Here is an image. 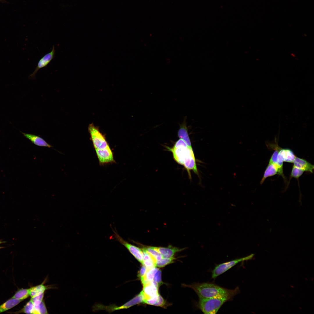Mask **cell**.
<instances>
[{"label":"cell","instance_id":"23","mask_svg":"<svg viewBox=\"0 0 314 314\" xmlns=\"http://www.w3.org/2000/svg\"><path fill=\"white\" fill-rule=\"evenodd\" d=\"M20 312L27 314H34V304L31 299L26 304Z\"/></svg>","mask_w":314,"mask_h":314},{"label":"cell","instance_id":"16","mask_svg":"<svg viewBox=\"0 0 314 314\" xmlns=\"http://www.w3.org/2000/svg\"><path fill=\"white\" fill-rule=\"evenodd\" d=\"M278 174V171L275 165L269 163L265 171L263 177L261 181V184L263 183L266 179L269 177L274 176Z\"/></svg>","mask_w":314,"mask_h":314},{"label":"cell","instance_id":"26","mask_svg":"<svg viewBox=\"0 0 314 314\" xmlns=\"http://www.w3.org/2000/svg\"><path fill=\"white\" fill-rule=\"evenodd\" d=\"M153 281L158 286L163 283L161 281V272L160 270H159L155 274L154 278Z\"/></svg>","mask_w":314,"mask_h":314},{"label":"cell","instance_id":"21","mask_svg":"<svg viewBox=\"0 0 314 314\" xmlns=\"http://www.w3.org/2000/svg\"><path fill=\"white\" fill-rule=\"evenodd\" d=\"M143 248L150 253L157 261L160 260L163 258L161 254L155 248V247H143Z\"/></svg>","mask_w":314,"mask_h":314},{"label":"cell","instance_id":"14","mask_svg":"<svg viewBox=\"0 0 314 314\" xmlns=\"http://www.w3.org/2000/svg\"><path fill=\"white\" fill-rule=\"evenodd\" d=\"M185 119L184 118L183 123L180 125L178 132V136L180 139L183 140L189 147L192 148L188 133V128L186 126Z\"/></svg>","mask_w":314,"mask_h":314},{"label":"cell","instance_id":"30","mask_svg":"<svg viewBox=\"0 0 314 314\" xmlns=\"http://www.w3.org/2000/svg\"><path fill=\"white\" fill-rule=\"evenodd\" d=\"M4 242H4V241H1L0 240V244H1L2 243H4ZM3 248V247H0V249H1V248Z\"/></svg>","mask_w":314,"mask_h":314},{"label":"cell","instance_id":"11","mask_svg":"<svg viewBox=\"0 0 314 314\" xmlns=\"http://www.w3.org/2000/svg\"><path fill=\"white\" fill-rule=\"evenodd\" d=\"M293 163V166L304 171L313 173L314 165L304 159L296 156Z\"/></svg>","mask_w":314,"mask_h":314},{"label":"cell","instance_id":"18","mask_svg":"<svg viewBox=\"0 0 314 314\" xmlns=\"http://www.w3.org/2000/svg\"><path fill=\"white\" fill-rule=\"evenodd\" d=\"M47 286L44 285V283L32 287L30 288L29 296L31 297L44 293L45 291L47 289Z\"/></svg>","mask_w":314,"mask_h":314},{"label":"cell","instance_id":"28","mask_svg":"<svg viewBox=\"0 0 314 314\" xmlns=\"http://www.w3.org/2000/svg\"><path fill=\"white\" fill-rule=\"evenodd\" d=\"M165 302L164 299L159 294L158 300L154 306L163 307L165 304Z\"/></svg>","mask_w":314,"mask_h":314},{"label":"cell","instance_id":"2","mask_svg":"<svg viewBox=\"0 0 314 314\" xmlns=\"http://www.w3.org/2000/svg\"><path fill=\"white\" fill-rule=\"evenodd\" d=\"M189 287L195 291L199 298L224 299L229 301L240 292L238 287L228 289L210 283H195Z\"/></svg>","mask_w":314,"mask_h":314},{"label":"cell","instance_id":"5","mask_svg":"<svg viewBox=\"0 0 314 314\" xmlns=\"http://www.w3.org/2000/svg\"><path fill=\"white\" fill-rule=\"evenodd\" d=\"M254 254H251L247 256L236 259L217 265L212 272V278L215 279L239 263L251 259Z\"/></svg>","mask_w":314,"mask_h":314},{"label":"cell","instance_id":"6","mask_svg":"<svg viewBox=\"0 0 314 314\" xmlns=\"http://www.w3.org/2000/svg\"><path fill=\"white\" fill-rule=\"evenodd\" d=\"M55 47L53 46L51 50L46 54L39 60L37 67L33 73L30 75L29 78L30 79L35 78V75L40 69L45 67L54 58L55 55Z\"/></svg>","mask_w":314,"mask_h":314},{"label":"cell","instance_id":"10","mask_svg":"<svg viewBox=\"0 0 314 314\" xmlns=\"http://www.w3.org/2000/svg\"><path fill=\"white\" fill-rule=\"evenodd\" d=\"M143 285L142 291L144 297V300L154 297L159 294L158 286L153 280L144 283Z\"/></svg>","mask_w":314,"mask_h":314},{"label":"cell","instance_id":"25","mask_svg":"<svg viewBox=\"0 0 314 314\" xmlns=\"http://www.w3.org/2000/svg\"><path fill=\"white\" fill-rule=\"evenodd\" d=\"M304 171L294 166L292 170L290 178L294 177L297 179L303 174Z\"/></svg>","mask_w":314,"mask_h":314},{"label":"cell","instance_id":"8","mask_svg":"<svg viewBox=\"0 0 314 314\" xmlns=\"http://www.w3.org/2000/svg\"><path fill=\"white\" fill-rule=\"evenodd\" d=\"M95 150L100 164L104 165L115 162L113 153L110 146L104 149Z\"/></svg>","mask_w":314,"mask_h":314},{"label":"cell","instance_id":"9","mask_svg":"<svg viewBox=\"0 0 314 314\" xmlns=\"http://www.w3.org/2000/svg\"><path fill=\"white\" fill-rule=\"evenodd\" d=\"M115 235L117 240L128 249L138 261L142 264L143 254L142 249L125 241L117 233H116Z\"/></svg>","mask_w":314,"mask_h":314},{"label":"cell","instance_id":"13","mask_svg":"<svg viewBox=\"0 0 314 314\" xmlns=\"http://www.w3.org/2000/svg\"><path fill=\"white\" fill-rule=\"evenodd\" d=\"M24 137L29 140L35 145L40 147L50 148L52 146L40 136L33 134L26 133L20 131Z\"/></svg>","mask_w":314,"mask_h":314},{"label":"cell","instance_id":"24","mask_svg":"<svg viewBox=\"0 0 314 314\" xmlns=\"http://www.w3.org/2000/svg\"><path fill=\"white\" fill-rule=\"evenodd\" d=\"M34 314L48 313L44 302L43 300L38 306L34 307Z\"/></svg>","mask_w":314,"mask_h":314},{"label":"cell","instance_id":"1","mask_svg":"<svg viewBox=\"0 0 314 314\" xmlns=\"http://www.w3.org/2000/svg\"><path fill=\"white\" fill-rule=\"evenodd\" d=\"M166 147L169 151L172 152L174 160L178 164L184 166L190 178V170L199 175L193 149L189 147L183 140H178L172 148L168 147Z\"/></svg>","mask_w":314,"mask_h":314},{"label":"cell","instance_id":"15","mask_svg":"<svg viewBox=\"0 0 314 314\" xmlns=\"http://www.w3.org/2000/svg\"><path fill=\"white\" fill-rule=\"evenodd\" d=\"M144 297L142 290L139 294L128 302L120 306L114 307L113 308H111V309L113 311H115L122 309L127 308L136 304L143 302H144Z\"/></svg>","mask_w":314,"mask_h":314},{"label":"cell","instance_id":"7","mask_svg":"<svg viewBox=\"0 0 314 314\" xmlns=\"http://www.w3.org/2000/svg\"><path fill=\"white\" fill-rule=\"evenodd\" d=\"M296 157L291 149L280 148L279 151L276 164L281 167H283V162L293 163Z\"/></svg>","mask_w":314,"mask_h":314},{"label":"cell","instance_id":"3","mask_svg":"<svg viewBox=\"0 0 314 314\" xmlns=\"http://www.w3.org/2000/svg\"><path fill=\"white\" fill-rule=\"evenodd\" d=\"M227 299L220 298H199L198 307L205 314H215Z\"/></svg>","mask_w":314,"mask_h":314},{"label":"cell","instance_id":"19","mask_svg":"<svg viewBox=\"0 0 314 314\" xmlns=\"http://www.w3.org/2000/svg\"><path fill=\"white\" fill-rule=\"evenodd\" d=\"M159 270V269L156 267H154L150 269H148L145 275L140 279L142 284L153 281L155 274Z\"/></svg>","mask_w":314,"mask_h":314},{"label":"cell","instance_id":"4","mask_svg":"<svg viewBox=\"0 0 314 314\" xmlns=\"http://www.w3.org/2000/svg\"><path fill=\"white\" fill-rule=\"evenodd\" d=\"M88 129L95 150L104 149L110 146L104 135L93 123L89 125Z\"/></svg>","mask_w":314,"mask_h":314},{"label":"cell","instance_id":"12","mask_svg":"<svg viewBox=\"0 0 314 314\" xmlns=\"http://www.w3.org/2000/svg\"><path fill=\"white\" fill-rule=\"evenodd\" d=\"M155 248L161 254L162 257L164 258L172 257L176 252L183 249L171 245L167 247H155Z\"/></svg>","mask_w":314,"mask_h":314},{"label":"cell","instance_id":"17","mask_svg":"<svg viewBox=\"0 0 314 314\" xmlns=\"http://www.w3.org/2000/svg\"><path fill=\"white\" fill-rule=\"evenodd\" d=\"M22 301L19 299L11 298L0 306V313L11 308Z\"/></svg>","mask_w":314,"mask_h":314},{"label":"cell","instance_id":"27","mask_svg":"<svg viewBox=\"0 0 314 314\" xmlns=\"http://www.w3.org/2000/svg\"><path fill=\"white\" fill-rule=\"evenodd\" d=\"M159 294L150 299L144 300V302L148 304L154 305L157 301Z\"/></svg>","mask_w":314,"mask_h":314},{"label":"cell","instance_id":"20","mask_svg":"<svg viewBox=\"0 0 314 314\" xmlns=\"http://www.w3.org/2000/svg\"><path fill=\"white\" fill-rule=\"evenodd\" d=\"M29 289H22L17 291L11 298L22 301L29 296Z\"/></svg>","mask_w":314,"mask_h":314},{"label":"cell","instance_id":"29","mask_svg":"<svg viewBox=\"0 0 314 314\" xmlns=\"http://www.w3.org/2000/svg\"><path fill=\"white\" fill-rule=\"evenodd\" d=\"M147 270L148 269L145 266L143 265L142 266L138 274V276L140 279L144 276L146 273Z\"/></svg>","mask_w":314,"mask_h":314},{"label":"cell","instance_id":"22","mask_svg":"<svg viewBox=\"0 0 314 314\" xmlns=\"http://www.w3.org/2000/svg\"><path fill=\"white\" fill-rule=\"evenodd\" d=\"M175 258L172 257L170 258H162L160 260L157 261L155 264L157 267H163L174 262Z\"/></svg>","mask_w":314,"mask_h":314}]
</instances>
